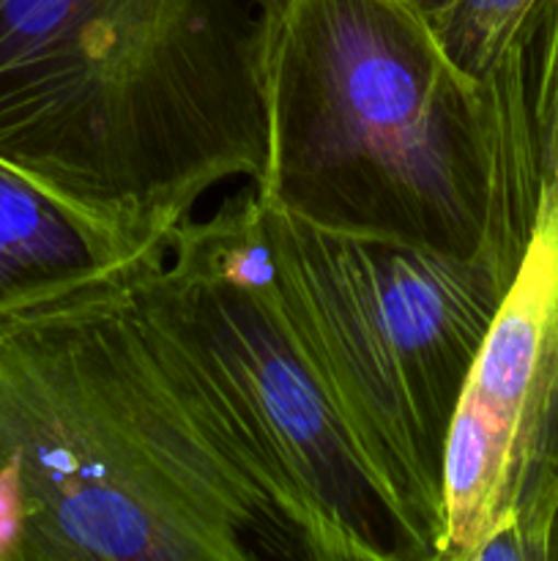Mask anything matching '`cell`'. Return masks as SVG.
<instances>
[{"label": "cell", "mask_w": 558, "mask_h": 561, "mask_svg": "<svg viewBox=\"0 0 558 561\" xmlns=\"http://www.w3.org/2000/svg\"><path fill=\"white\" fill-rule=\"evenodd\" d=\"M153 348L304 542V561H430L290 329L255 186L184 219L131 274Z\"/></svg>", "instance_id": "obj_3"}, {"label": "cell", "mask_w": 558, "mask_h": 561, "mask_svg": "<svg viewBox=\"0 0 558 561\" xmlns=\"http://www.w3.org/2000/svg\"><path fill=\"white\" fill-rule=\"evenodd\" d=\"M142 261L0 318V463L20 493L5 561H304L153 348L131 294Z\"/></svg>", "instance_id": "obj_1"}, {"label": "cell", "mask_w": 558, "mask_h": 561, "mask_svg": "<svg viewBox=\"0 0 558 561\" xmlns=\"http://www.w3.org/2000/svg\"><path fill=\"white\" fill-rule=\"evenodd\" d=\"M257 206L295 340L367 469L435 553L449 425L514 274L490 252L452 257Z\"/></svg>", "instance_id": "obj_4"}, {"label": "cell", "mask_w": 558, "mask_h": 561, "mask_svg": "<svg viewBox=\"0 0 558 561\" xmlns=\"http://www.w3.org/2000/svg\"><path fill=\"white\" fill-rule=\"evenodd\" d=\"M454 64L485 82L523 31L536 0H419Z\"/></svg>", "instance_id": "obj_8"}, {"label": "cell", "mask_w": 558, "mask_h": 561, "mask_svg": "<svg viewBox=\"0 0 558 561\" xmlns=\"http://www.w3.org/2000/svg\"><path fill=\"white\" fill-rule=\"evenodd\" d=\"M430 561H550V496L520 499L479 546L438 548Z\"/></svg>", "instance_id": "obj_9"}, {"label": "cell", "mask_w": 558, "mask_h": 561, "mask_svg": "<svg viewBox=\"0 0 558 561\" xmlns=\"http://www.w3.org/2000/svg\"><path fill=\"white\" fill-rule=\"evenodd\" d=\"M550 561H558V480L550 488Z\"/></svg>", "instance_id": "obj_10"}, {"label": "cell", "mask_w": 558, "mask_h": 561, "mask_svg": "<svg viewBox=\"0 0 558 561\" xmlns=\"http://www.w3.org/2000/svg\"><path fill=\"white\" fill-rule=\"evenodd\" d=\"M162 250L167 244L126 239L0 162V318Z\"/></svg>", "instance_id": "obj_6"}, {"label": "cell", "mask_w": 558, "mask_h": 561, "mask_svg": "<svg viewBox=\"0 0 558 561\" xmlns=\"http://www.w3.org/2000/svg\"><path fill=\"white\" fill-rule=\"evenodd\" d=\"M558 351V201L536 203L518 274L449 425L441 548L479 546L523 491L528 438Z\"/></svg>", "instance_id": "obj_5"}, {"label": "cell", "mask_w": 558, "mask_h": 561, "mask_svg": "<svg viewBox=\"0 0 558 561\" xmlns=\"http://www.w3.org/2000/svg\"><path fill=\"white\" fill-rule=\"evenodd\" d=\"M490 104L518 129L534 190H558V0H536L523 31L485 80ZM558 480V351L528 438L523 496L547 493Z\"/></svg>", "instance_id": "obj_7"}, {"label": "cell", "mask_w": 558, "mask_h": 561, "mask_svg": "<svg viewBox=\"0 0 558 561\" xmlns=\"http://www.w3.org/2000/svg\"><path fill=\"white\" fill-rule=\"evenodd\" d=\"M263 206L452 257L490 252L492 135L419 0H263Z\"/></svg>", "instance_id": "obj_2"}]
</instances>
